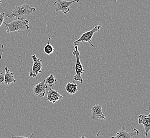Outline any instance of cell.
I'll return each mask as SVG.
<instances>
[{"label": "cell", "mask_w": 150, "mask_h": 138, "mask_svg": "<svg viewBox=\"0 0 150 138\" xmlns=\"http://www.w3.org/2000/svg\"><path fill=\"white\" fill-rule=\"evenodd\" d=\"M5 71L6 72L4 81V83L5 84L9 86L10 84L16 83V80L14 77V73L13 72H10L7 66L5 67Z\"/></svg>", "instance_id": "7c38bea8"}, {"label": "cell", "mask_w": 150, "mask_h": 138, "mask_svg": "<svg viewBox=\"0 0 150 138\" xmlns=\"http://www.w3.org/2000/svg\"><path fill=\"white\" fill-rule=\"evenodd\" d=\"M48 86L45 83V79L38 84H36L32 90V93L38 97H43L46 94Z\"/></svg>", "instance_id": "ba28073f"}, {"label": "cell", "mask_w": 150, "mask_h": 138, "mask_svg": "<svg viewBox=\"0 0 150 138\" xmlns=\"http://www.w3.org/2000/svg\"></svg>", "instance_id": "603a6c76"}, {"label": "cell", "mask_w": 150, "mask_h": 138, "mask_svg": "<svg viewBox=\"0 0 150 138\" xmlns=\"http://www.w3.org/2000/svg\"><path fill=\"white\" fill-rule=\"evenodd\" d=\"M101 28H102L101 25H97V26H95L92 29L84 32L81 35V36L79 37V38H78L77 40H75L74 42V46H76V45H78H78L80 43H84V42H86V43L90 44V45L92 46L93 47L95 48V46L92 43L91 40H92V38L93 35L95 34V32H98Z\"/></svg>", "instance_id": "277c9868"}, {"label": "cell", "mask_w": 150, "mask_h": 138, "mask_svg": "<svg viewBox=\"0 0 150 138\" xmlns=\"http://www.w3.org/2000/svg\"><path fill=\"white\" fill-rule=\"evenodd\" d=\"M33 60V64L32 66V71L29 73V76L32 78H37L38 74L43 72L42 69L43 64L42 63V59L38 58L35 54L32 56Z\"/></svg>", "instance_id": "8992f818"}, {"label": "cell", "mask_w": 150, "mask_h": 138, "mask_svg": "<svg viewBox=\"0 0 150 138\" xmlns=\"http://www.w3.org/2000/svg\"><path fill=\"white\" fill-rule=\"evenodd\" d=\"M3 48H4V45L2 44H0V60L2 59V55L3 54Z\"/></svg>", "instance_id": "d6986e66"}, {"label": "cell", "mask_w": 150, "mask_h": 138, "mask_svg": "<svg viewBox=\"0 0 150 138\" xmlns=\"http://www.w3.org/2000/svg\"><path fill=\"white\" fill-rule=\"evenodd\" d=\"M114 1H117V0H114Z\"/></svg>", "instance_id": "7402d4cb"}, {"label": "cell", "mask_w": 150, "mask_h": 138, "mask_svg": "<svg viewBox=\"0 0 150 138\" xmlns=\"http://www.w3.org/2000/svg\"><path fill=\"white\" fill-rule=\"evenodd\" d=\"M56 81L55 77L53 75H50L46 78L45 83L48 86L51 88L55 84Z\"/></svg>", "instance_id": "9a60e30c"}, {"label": "cell", "mask_w": 150, "mask_h": 138, "mask_svg": "<svg viewBox=\"0 0 150 138\" xmlns=\"http://www.w3.org/2000/svg\"><path fill=\"white\" fill-rule=\"evenodd\" d=\"M50 40H51V36H50L49 38L48 43L44 47V52L47 55H50L53 53L54 51V49L53 46H52V45L50 43Z\"/></svg>", "instance_id": "5bb4252c"}, {"label": "cell", "mask_w": 150, "mask_h": 138, "mask_svg": "<svg viewBox=\"0 0 150 138\" xmlns=\"http://www.w3.org/2000/svg\"><path fill=\"white\" fill-rule=\"evenodd\" d=\"M62 98H63V96L61 95L59 92L54 89H50L48 91L46 101L52 102V103H55Z\"/></svg>", "instance_id": "8fae6325"}, {"label": "cell", "mask_w": 150, "mask_h": 138, "mask_svg": "<svg viewBox=\"0 0 150 138\" xmlns=\"http://www.w3.org/2000/svg\"><path fill=\"white\" fill-rule=\"evenodd\" d=\"M74 47H75V49L72 52V54L75 55L76 60L75 66L76 75H74V79L75 80L81 82V84H83V79L81 77V75L85 71V70L84 69V67L83 66L80 60V58H79L80 52L78 51V45L74 46Z\"/></svg>", "instance_id": "3957f363"}, {"label": "cell", "mask_w": 150, "mask_h": 138, "mask_svg": "<svg viewBox=\"0 0 150 138\" xmlns=\"http://www.w3.org/2000/svg\"><path fill=\"white\" fill-rule=\"evenodd\" d=\"M3 23L6 26V32L8 33L11 32H19L21 30H28L29 29V22L26 19H16L10 23H6L5 22H3Z\"/></svg>", "instance_id": "7a4b0ae2"}, {"label": "cell", "mask_w": 150, "mask_h": 138, "mask_svg": "<svg viewBox=\"0 0 150 138\" xmlns=\"http://www.w3.org/2000/svg\"><path fill=\"white\" fill-rule=\"evenodd\" d=\"M100 132H101V131H100L98 133V134H96V137L95 138H99L100 137ZM81 138H86L85 137H84V135H81Z\"/></svg>", "instance_id": "ffe728a7"}, {"label": "cell", "mask_w": 150, "mask_h": 138, "mask_svg": "<svg viewBox=\"0 0 150 138\" xmlns=\"http://www.w3.org/2000/svg\"><path fill=\"white\" fill-rule=\"evenodd\" d=\"M2 0H0V5H1V4L2 3Z\"/></svg>", "instance_id": "44dd1931"}, {"label": "cell", "mask_w": 150, "mask_h": 138, "mask_svg": "<svg viewBox=\"0 0 150 138\" xmlns=\"http://www.w3.org/2000/svg\"><path fill=\"white\" fill-rule=\"evenodd\" d=\"M4 18H5V13L4 12L0 13V27L4 22Z\"/></svg>", "instance_id": "ac0fdd59"}, {"label": "cell", "mask_w": 150, "mask_h": 138, "mask_svg": "<svg viewBox=\"0 0 150 138\" xmlns=\"http://www.w3.org/2000/svg\"><path fill=\"white\" fill-rule=\"evenodd\" d=\"M34 134H32L30 137H27L26 135H21V136H18V135H12V138H32L33 137Z\"/></svg>", "instance_id": "2e32d148"}, {"label": "cell", "mask_w": 150, "mask_h": 138, "mask_svg": "<svg viewBox=\"0 0 150 138\" xmlns=\"http://www.w3.org/2000/svg\"><path fill=\"white\" fill-rule=\"evenodd\" d=\"M4 76H5V72H2L0 73V84H2L4 83Z\"/></svg>", "instance_id": "e0dca14e"}, {"label": "cell", "mask_w": 150, "mask_h": 138, "mask_svg": "<svg viewBox=\"0 0 150 138\" xmlns=\"http://www.w3.org/2000/svg\"><path fill=\"white\" fill-rule=\"evenodd\" d=\"M133 131L128 132L125 126H123L121 129L118 130V131L117 132L115 135L110 138H132L139 134L138 130L134 127H133Z\"/></svg>", "instance_id": "52a82bcc"}, {"label": "cell", "mask_w": 150, "mask_h": 138, "mask_svg": "<svg viewBox=\"0 0 150 138\" xmlns=\"http://www.w3.org/2000/svg\"><path fill=\"white\" fill-rule=\"evenodd\" d=\"M78 84L77 83L68 82L66 86V90L67 92L70 95H74L78 91Z\"/></svg>", "instance_id": "4fadbf2b"}, {"label": "cell", "mask_w": 150, "mask_h": 138, "mask_svg": "<svg viewBox=\"0 0 150 138\" xmlns=\"http://www.w3.org/2000/svg\"><path fill=\"white\" fill-rule=\"evenodd\" d=\"M80 0H56L54 2V6L55 7V12H62L64 14H67L70 12L69 7L74 3H78Z\"/></svg>", "instance_id": "5b68a950"}, {"label": "cell", "mask_w": 150, "mask_h": 138, "mask_svg": "<svg viewBox=\"0 0 150 138\" xmlns=\"http://www.w3.org/2000/svg\"><path fill=\"white\" fill-rule=\"evenodd\" d=\"M36 10L35 8L30 6L29 4H24L21 6H16L11 13L6 16L10 19H25L30 14L35 12Z\"/></svg>", "instance_id": "6da1fadb"}, {"label": "cell", "mask_w": 150, "mask_h": 138, "mask_svg": "<svg viewBox=\"0 0 150 138\" xmlns=\"http://www.w3.org/2000/svg\"><path fill=\"white\" fill-rule=\"evenodd\" d=\"M146 110L150 111V107L149 108V109ZM139 123L142 124L144 126L145 131V137H147L149 132H150V113L148 115L141 114L139 116Z\"/></svg>", "instance_id": "30bf717a"}, {"label": "cell", "mask_w": 150, "mask_h": 138, "mask_svg": "<svg viewBox=\"0 0 150 138\" xmlns=\"http://www.w3.org/2000/svg\"><path fill=\"white\" fill-rule=\"evenodd\" d=\"M92 116L91 118L93 120H105L106 117L104 116L102 112V106L99 104H96L92 106Z\"/></svg>", "instance_id": "9c48e42d"}]
</instances>
